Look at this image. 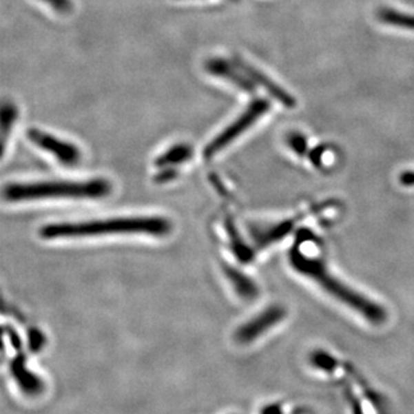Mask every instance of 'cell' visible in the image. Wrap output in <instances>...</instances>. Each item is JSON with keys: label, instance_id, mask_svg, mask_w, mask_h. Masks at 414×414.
<instances>
[{"label": "cell", "instance_id": "1", "mask_svg": "<svg viewBox=\"0 0 414 414\" xmlns=\"http://www.w3.org/2000/svg\"><path fill=\"white\" fill-rule=\"evenodd\" d=\"M169 220L158 216H134L114 219L93 220L82 222L50 224L41 229L45 239H70V238H94L106 235H137L145 234L164 236L171 232Z\"/></svg>", "mask_w": 414, "mask_h": 414}, {"label": "cell", "instance_id": "2", "mask_svg": "<svg viewBox=\"0 0 414 414\" xmlns=\"http://www.w3.org/2000/svg\"><path fill=\"white\" fill-rule=\"evenodd\" d=\"M291 265L293 267L311 278L315 283L320 286L329 295H331L334 299L351 309L353 311L358 313L361 317L365 318L367 322L371 324H382L385 323L388 314L382 306L378 303L370 300L367 296L355 291L354 289L344 284L338 278L330 273V271L324 266L323 262L307 258L302 252H291Z\"/></svg>", "mask_w": 414, "mask_h": 414}, {"label": "cell", "instance_id": "3", "mask_svg": "<svg viewBox=\"0 0 414 414\" xmlns=\"http://www.w3.org/2000/svg\"><path fill=\"white\" fill-rule=\"evenodd\" d=\"M110 184L103 178L90 181H43L10 184L4 189L8 201H28L41 198H101L110 194Z\"/></svg>", "mask_w": 414, "mask_h": 414}, {"label": "cell", "instance_id": "4", "mask_svg": "<svg viewBox=\"0 0 414 414\" xmlns=\"http://www.w3.org/2000/svg\"><path fill=\"white\" fill-rule=\"evenodd\" d=\"M269 110V102L265 98L253 99L249 106L239 116L238 120L232 122L227 129H224L216 138H214L204 149V157L211 158L218 154L232 141H235L245 130H248L255 122Z\"/></svg>", "mask_w": 414, "mask_h": 414}, {"label": "cell", "instance_id": "5", "mask_svg": "<svg viewBox=\"0 0 414 414\" xmlns=\"http://www.w3.org/2000/svg\"><path fill=\"white\" fill-rule=\"evenodd\" d=\"M27 137L37 147L46 150L56 157L63 165H75L81 160V152L76 145L62 141L39 129H28Z\"/></svg>", "mask_w": 414, "mask_h": 414}, {"label": "cell", "instance_id": "6", "mask_svg": "<svg viewBox=\"0 0 414 414\" xmlns=\"http://www.w3.org/2000/svg\"><path fill=\"white\" fill-rule=\"evenodd\" d=\"M284 317H286V310L283 307L272 306L266 311H263L260 315L253 318L252 320L243 324L236 333V340L240 343L255 341L256 338L267 333L268 330L272 329L275 324H278L280 320H283Z\"/></svg>", "mask_w": 414, "mask_h": 414}, {"label": "cell", "instance_id": "7", "mask_svg": "<svg viewBox=\"0 0 414 414\" xmlns=\"http://www.w3.org/2000/svg\"><path fill=\"white\" fill-rule=\"evenodd\" d=\"M232 62L236 68H239V70L247 75L255 85L262 86L265 90H267L269 96L275 98L276 101H279L284 107L287 109H293L296 106V99L287 93L283 87H280L278 83H275L271 78H268L266 74L262 73L260 70L255 69L253 66H251L249 63H247L240 56H234Z\"/></svg>", "mask_w": 414, "mask_h": 414}, {"label": "cell", "instance_id": "8", "mask_svg": "<svg viewBox=\"0 0 414 414\" xmlns=\"http://www.w3.org/2000/svg\"><path fill=\"white\" fill-rule=\"evenodd\" d=\"M205 69L208 73L229 81L231 83H234L235 86H238L244 92H248V93L255 92V83L247 75L239 73L236 70V66L234 65V62L225 61L222 58H211L205 63Z\"/></svg>", "mask_w": 414, "mask_h": 414}, {"label": "cell", "instance_id": "9", "mask_svg": "<svg viewBox=\"0 0 414 414\" xmlns=\"http://www.w3.org/2000/svg\"><path fill=\"white\" fill-rule=\"evenodd\" d=\"M377 21L382 25L414 31V14L394 10L391 7H381L377 11Z\"/></svg>", "mask_w": 414, "mask_h": 414}, {"label": "cell", "instance_id": "10", "mask_svg": "<svg viewBox=\"0 0 414 414\" xmlns=\"http://www.w3.org/2000/svg\"><path fill=\"white\" fill-rule=\"evenodd\" d=\"M192 153H194L192 147L187 144L174 145L156 160V165L157 167H168V165H174V164H181L184 161H188L191 158Z\"/></svg>", "mask_w": 414, "mask_h": 414}, {"label": "cell", "instance_id": "11", "mask_svg": "<svg viewBox=\"0 0 414 414\" xmlns=\"http://www.w3.org/2000/svg\"><path fill=\"white\" fill-rule=\"evenodd\" d=\"M18 112L17 107L12 103H4L1 107V140H3V147L6 144L7 136L10 130L12 129V125L17 120Z\"/></svg>", "mask_w": 414, "mask_h": 414}, {"label": "cell", "instance_id": "12", "mask_svg": "<svg viewBox=\"0 0 414 414\" xmlns=\"http://www.w3.org/2000/svg\"><path fill=\"white\" fill-rule=\"evenodd\" d=\"M287 144L298 156H304L307 152V140L302 133L291 132L287 136Z\"/></svg>", "mask_w": 414, "mask_h": 414}, {"label": "cell", "instance_id": "13", "mask_svg": "<svg viewBox=\"0 0 414 414\" xmlns=\"http://www.w3.org/2000/svg\"><path fill=\"white\" fill-rule=\"evenodd\" d=\"M311 361H313V365L317 366L319 369H323V370H330L334 364H333V360L330 355H327L326 353H315L311 355Z\"/></svg>", "mask_w": 414, "mask_h": 414}, {"label": "cell", "instance_id": "14", "mask_svg": "<svg viewBox=\"0 0 414 414\" xmlns=\"http://www.w3.org/2000/svg\"><path fill=\"white\" fill-rule=\"evenodd\" d=\"M48 4L52 7L59 14H70L73 11L72 0H45Z\"/></svg>", "mask_w": 414, "mask_h": 414}, {"label": "cell", "instance_id": "15", "mask_svg": "<svg viewBox=\"0 0 414 414\" xmlns=\"http://www.w3.org/2000/svg\"><path fill=\"white\" fill-rule=\"evenodd\" d=\"M400 183L404 187H414V171H406L401 173Z\"/></svg>", "mask_w": 414, "mask_h": 414}, {"label": "cell", "instance_id": "16", "mask_svg": "<svg viewBox=\"0 0 414 414\" xmlns=\"http://www.w3.org/2000/svg\"><path fill=\"white\" fill-rule=\"evenodd\" d=\"M176 176V172L173 171V169H168V171L161 172L156 178H157V181H168V180H171Z\"/></svg>", "mask_w": 414, "mask_h": 414}]
</instances>
